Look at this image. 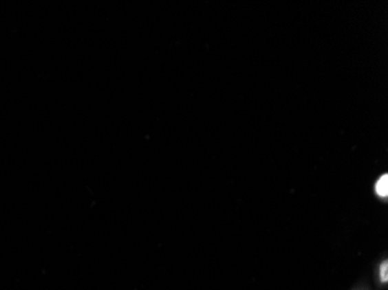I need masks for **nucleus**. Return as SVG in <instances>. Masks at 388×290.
I'll list each match as a JSON object with an SVG mask.
<instances>
[{"mask_svg": "<svg viewBox=\"0 0 388 290\" xmlns=\"http://www.w3.org/2000/svg\"><path fill=\"white\" fill-rule=\"evenodd\" d=\"M387 175H385L382 178L379 179V181L376 185V190H377L378 195H380L382 197H387Z\"/></svg>", "mask_w": 388, "mask_h": 290, "instance_id": "nucleus-1", "label": "nucleus"}, {"mask_svg": "<svg viewBox=\"0 0 388 290\" xmlns=\"http://www.w3.org/2000/svg\"><path fill=\"white\" fill-rule=\"evenodd\" d=\"M382 280L385 282L387 281V263L386 261L382 264Z\"/></svg>", "mask_w": 388, "mask_h": 290, "instance_id": "nucleus-2", "label": "nucleus"}]
</instances>
